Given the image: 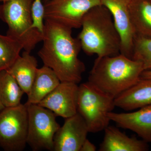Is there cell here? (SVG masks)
Listing matches in <instances>:
<instances>
[{
  "mask_svg": "<svg viewBox=\"0 0 151 151\" xmlns=\"http://www.w3.org/2000/svg\"><path fill=\"white\" fill-rule=\"evenodd\" d=\"M72 29L51 20H44L43 45L38 55L44 65L51 68L60 82L78 84L86 68L79 59L81 49L78 38L72 36Z\"/></svg>",
  "mask_w": 151,
  "mask_h": 151,
  "instance_id": "6da1fadb",
  "label": "cell"
},
{
  "mask_svg": "<svg viewBox=\"0 0 151 151\" xmlns=\"http://www.w3.org/2000/svg\"><path fill=\"white\" fill-rule=\"evenodd\" d=\"M144 70L142 63L121 53L97 57L88 81L115 99L136 84Z\"/></svg>",
  "mask_w": 151,
  "mask_h": 151,
  "instance_id": "7a4b0ae2",
  "label": "cell"
},
{
  "mask_svg": "<svg viewBox=\"0 0 151 151\" xmlns=\"http://www.w3.org/2000/svg\"><path fill=\"white\" fill-rule=\"evenodd\" d=\"M81 32L78 38L81 49L88 55L97 57L120 54L121 37L110 11L105 6H96L82 19Z\"/></svg>",
  "mask_w": 151,
  "mask_h": 151,
  "instance_id": "3957f363",
  "label": "cell"
},
{
  "mask_svg": "<svg viewBox=\"0 0 151 151\" xmlns=\"http://www.w3.org/2000/svg\"><path fill=\"white\" fill-rule=\"evenodd\" d=\"M34 0H9L0 5V19L8 26L7 35L31 52L42 41L43 34L33 27L31 9Z\"/></svg>",
  "mask_w": 151,
  "mask_h": 151,
  "instance_id": "277c9868",
  "label": "cell"
},
{
  "mask_svg": "<svg viewBox=\"0 0 151 151\" xmlns=\"http://www.w3.org/2000/svg\"><path fill=\"white\" fill-rule=\"evenodd\" d=\"M115 107L114 98L89 81L78 86L77 113L84 119L89 133L105 130L111 122L108 113Z\"/></svg>",
  "mask_w": 151,
  "mask_h": 151,
  "instance_id": "5b68a950",
  "label": "cell"
},
{
  "mask_svg": "<svg viewBox=\"0 0 151 151\" xmlns=\"http://www.w3.org/2000/svg\"><path fill=\"white\" fill-rule=\"evenodd\" d=\"M25 104L28 113L27 144L33 151H53L54 136L60 127L56 115L37 104Z\"/></svg>",
  "mask_w": 151,
  "mask_h": 151,
  "instance_id": "8992f818",
  "label": "cell"
},
{
  "mask_svg": "<svg viewBox=\"0 0 151 151\" xmlns=\"http://www.w3.org/2000/svg\"><path fill=\"white\" fill-rule=\"evenodd\" d=\"M28 113L25 104L0 112V147L6 151L24 150L27 144Z\"/></svg>",
  "mask_w": 151,
  "mask_h": 151,
  "instance_id": "52a82bcc",
  "label": "cell"
},
{
  "mask_svg": "<svg viewBox=\"0 0 151 151\" xmlns=\"http://www.w3.org/2000/svg\"><path fill=\"white\" fill-rule=\"evenodd\" d=\"M44 20L49 19L72 29L81 28L85 14L100 0H50L45 2Z\"/></svg>",
  "mask_w": 151,
  "mask_h": 151,
  "instance_id": "ba28073f",
  "label": "cell"
},
{
  "mask_svg": "<svg viewBox=\"0 0 151 151\" xmlns=\"http://www.w3.org/2000/svg\"><path fill=\"white\" fill-rule=\"evenodd\" d=\"M110 11L121 37L120 53L132 58L136 33L129 9L130 0H100Z\"/></svg>",
  "mask_w": 151,
  "mask_h": 151,
  "instance_id": "9c48e42d",
  "label": "cell"
},
{
  "mask_svg": "<svg viewBox=\"0 0 151 151\" xmlns=\"http://www.w3.org/2000/svg\"><path fill=\"white\" fill-rule=\"evenodd\" d=\"M78 86L76 83L60 82L37 105L67 119L77 113Z\"/></svg>",
  "mask_w": 151,
  "mask_h": 151,
  "instance_id": "30bf717a",
  "label": "cell"
},
{
  "mask_svg": "<svg viewBox=\"0 0 151 151\" xmlns=\"http://www.w3.org/2000/svg\"><path fill=\"white\" fill-rule=\"evenodd\" d=\"M89 130L85 121L78 113L65 119L54 138V151H80L87 139Z\"/></svg>",
  "mask_w": 151,
  "mask_h": 151,
  "instance_id": "8fae6325",
  "label": "cell"
},
{
  "mask_svg": "<svg viewBox=\"0 0 151 151\" xmlns=\"http://www.w3.org/2000/svg\"><path fill=\"white\" fill-rule=\"evenodd\" d=\"M108 116L118 127L131 130L143 141L151 143V105L131 113L111 112Z\"/></svg>",
  "mask_w": 151,
  "mask_h": 151,
  "instance_id": "7c38bea8",
  "label": "cell"
},
{
  "mask_svg": "<svg viewBox=\"0 0 151 151\" xmlns=\"http://www.w3.org/2000/svg\"><path fill=\"white\" fill-rule=\"evenodd\" d=\"M116 107L131 111L151 105V79L140 78L136 84L114 99Z\"/></svg>",
  "mask_w": 151,
  "mask_h": 151,
  "instance_id": "4fadbf2b",
  "label": "cell"
},
{
  "mask_svg": "<svg viewBox=\"0 0 151 151\" xmlns=\"http://www.w3.org/2000/svg\"><path fill=\"white\" fill-rule=\"evenodd\" d=\"M100 151H146L147 143L135 137H130L116 127L108 126L105 130Z\"/></svg>",
  "mask_w": 151,
  "mask_h": 151,
  "instance_id": "5bb4252c",
  "label": "cell"
},
{
  "mask_svg": "<svg viewBox=\"0 0 151 151\" xmlns=\"http://www.w3.org/2000/svg\"><path fill=\"white\" fill-rule=\"evenodd\" d=\"M38 64L30 52L24 51L7 70L18 82L24 93L28 94L35 79Z\"/></svg>",
  "mask_w": 151,
  "mask_h": 151,
  "instance_id": "9a60e30c",
  "label": "cell"
},
{
  "mask_svg": "<svg viewBox=\"0 0 151 151\" xmlns=\"http://www.w3.org/2000/svg\"><path fill=\"white\" fill-rule=\"evenodd\" d=\"M60 81L53 70L44 65L38 68L28 100L25 104H38L58 86Z\"/></svg>",
  "mask_w": 151,
  "mask_h": 151,
  "instance_id": "2e32d148",
  "label": "cell"
},
{
  "mask_svg": "<svg viewBox=\"0 0 151 151\" xmlns=\"http://www.w3.org/2000/svg\"><path fill=\"white\" fill-rule=\"evenodd\" d=\"M129 9L136 35L151 38V0H130Z\"/></svg>",
  "mask_w": 151,
  "mask_h": 151,
  "instance_id": "e0dca14e",
  "label": "cell"
},
{
  "mask_svg": "<svg viewBox=\"0 0 151 151\" xmlns=\"http://www.w3.org/2000/svg\"><path fill=\"white\" fill-rule=\"evenodd\" d=\"M24 92L7 70L0 71V98L5 108L19 105Z\"/></svg>",
  "mask_w": 151,
  "mask_h": 151,
  "instance_id": "ac0fdd59",
  "label": "cell"
},
{
  "mask_svg": "<svg viewBox=\"0 0 151 151\" xmlns=\"http://www.w3.org/2000/svg\"><path fill=\"white\" fill-rule=\"evenodd\" d=\"M23 49L17 41L0 35V71L7 70L13 64Z\"/></svg>",
  "mask_w": 151,
  "mask_h": 151,
  "instance_id": "d6986e66",
  "label": "cell"
},
{
  "mask_svg": "<svg viewBox=\"0 0 151 151\" xmlns=\"http://www.w3.org/2000/svg\"><path fill=\"white\" fill-rule=\"evenodd\" d=\"M132 59L142 63L144 70H151V38L136 35Z\"/></svg>",
  "mask_w": 151,
  "mask_h": 151,
  "instance_id": "ffe728a7",
  "label": "cell"
},
{
  "mask_svg": "<svg viewBox=\"0 0 151 151\" xmlns=\"http://www.w3.org/2000/svg\"><path fill=\"white\" fill-rule=\"evenodd\" d=\"M33 27L43 34L44 27V6L42 0H34L31 9Z\"/></svg>",
  "mask_w": 151,
  "mask_h": 151,
  "instance_id": "44dd1931",
  "label": "cell"
},
{
  "mask_svg": "<svg viewBox=\"0 0 151 151\" xmlns=\"http://www.w3.org/2000/svg\"><path fill=\"white\" fill-rule=\"evenodd\" d=\"M96 150V146L86 139L81 146L80 151H95Z\"/></svg>",
  "mask_w": 151,
  "mask_h": 151,
  "instance_id": "7402d4cb",
  "label": "cell"
},
{
  "mask_svg": "<svg viewBox=\"0 0 151 151\" xmlns=\"http://www.w3.org/2000/svg\"><path fill=\"white\" fill-rule=\"evenodd\" d=\"M140 78L151 79V70H144L141 74Z\"/></svg>",
  "mask_w": 151,
  "mask_h": 151,
  "instance_id": "603a6c76",
  "label": "cell"
},
{
  "mask_svg": "<svg viewBox=\"0 0 151 151\" xmlns=\"http://www.w3.org/2000/svg\"><path fill=\"white\" fill-rule=\"evenodd\" d=\"M5 108V107L3 105L2 102L0 98V112L2 111L3 109H4Z\"/></svg>",
  "mask_w": 151,
  "mask_h": 151,
  "instance_id": "cb8c5ba5",
  "label": "cell"
},
{
  "mask_svg": "<svg viewBox=\"0 0 151 151\" xmlns=\"http://www.w3.org/2000/svg\"><path fill=\"white\" fill-rule=\"evenodd\" d=\"M9 0H0V1L3 2H5L7 1H8Z\"/></svg>",
  "mask_w": 151,
  "mask_h": 151,
  "instance_id": "d4e9b609",
  "label": "cell"
},
{
  "mask_svg": "<svg viewBox=\"0 0 151 151\" xmlns=\"http://www.w3.org/2000/svg\"><path fill=\"white\" fill-rule=\"evenodd\" d=\"M50 1V0H44L45 2H46L48 1Z\"/></svg>",
  "mask_w": 151,
  "mask_h": 151,
  "instance_id": "484cf974",
  "label": "cell"
}]
</instances>
